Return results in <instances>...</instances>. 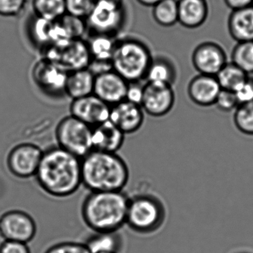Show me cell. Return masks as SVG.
Here are the masks:
<instances>
[{"instance_id":"cell-1","label":"cell","mask_w":253,"mask_h":253,"mask_svg":"<svg viewBox=\"0 0 253 253\" xmlns=\"http://www.w3.org/2000/svg\"><path fill=\"white\" fill-rule=\"evenodd\" d=\"M41 189L52 198H66L82 185L81 158L58 146L43 150L35 176Z\"/></svg>"},{"instance_id":"cell-2","label":"cell","mask_w":253,"mask_h":253,"mask_svg":"<svg viewBox=\"0 0 253 253\" xmlns=\"http://www.w3.org/2000/svg\"><path fill=\"white\" fill-rule=\"evenodd\" d=\"M128 202L124 191L91 192L81 207L83 220L92 232H119L126 223Z\"/></svg>"},{"instance_id":"cell-3","label":"cell","mask_w":253,"mask_h":253,"mask_svg":"<svg viewBox=\"0 0 253 253\" xmlns=\"http://www.w3.org/2000/svg\"><path fill=\"white\" fill-rule=\"evenodd\" d=\"M82 185L90 192L123 191L129 169L118 153L92 150L81 159Z\"/></svg>"},{"instance_id":"cell-4","label":"cell","mask_w":253,"mask_h":253,"mask_svg":"<svg viewBox=\"0 0 253 253\" xmlns=\"http://www.w3.org/2000/svg\"><path fill=\"white\" fill-rule=\"evenodd\" d=\"M152 57L147 45L134 38L117 41L112 54V70L127 82L140 83L145 80Z\"/></svg>"},{"instance_id":"cell-5","label":"cell","mask_w":253,"mask_h":253,"mask_svg":"<svg viewBox=\"0 0 253 253\" xmlns=\"http://www.w3.org/2000/svg\"><path fill=\"white\" fill-rule=\"evenodd\" d=\"M164 209L156 198L146 194L129 197L126 225L139 234L151 233L162 223Z\"/></svg>"},{"instance_id":"cell-6","label":"cell","mask_w":253,"mask_h":253,"mask_svg":"<svg viewBox=\"0 0 253 253\" xmlns=\"http://www.w3.org/2000/svg\"><path fill=\"white\" fill-rule=\"evenodd\" d=\"M55 140L59 147L82 159L93 150L92 127L69 115L57 124Z\"/></svg>"},{"instance_id":"cell-7","label":"cell","mask_w":253,"mask_h":253,"mask_svg":"<svg viewBox=\"0 0 253 253\" xmlns=\"http://www.w3.org/2000/svg\"><path fill=\"white\" fill-rule=\"evenodd\" d=\"M126 19L125 0H96L91 14L85 19L91 35L115 37Z\"/></svg>"},{"instance_id":"cell-8","label":"cell","mask_w":253,"mask_h":253,"mask_svg":"<svg viewBox=\"0 0 253 253\" xmlns=\"http://www.w3.org/2000/svg\"><path fill=\"white\" fill-rule=\"evenodd\" d=\"M42 52L43 58L57 65L68 73L88 69L91 60L88 44L83 39L59 41Z\"/></svg>"},{"instance_id":"cell-9","label":"cell","mask_w":253,"mask_h":253,"mask_svg":"<svg viewBox=\"0 0 253 253\" xmlns=\"http://www.w3.org/2000/svg\"><path fill=\"white\" fill-rule=\"evenodd\" d=\"M43 149L35 143L23 142L8 152L6 165L9 172L19 179L35 177L42 159Z\"/></svg>"},{"instance_id":"cell-10","label":"cell","mask_w":253,"mask_h":253,"mask_svg":"<svg viewBox=\"0 0 253 253\" xmlns=\"http://www.w3.org/2000/svg\"><path fill=\"white\" fill-rule=\"evenodd\" d=\"M37 231L35 219L23 210H9L0 216V237L4 241L29 244L36 236Z\"/></svg>"},{"instance_id":"cell-11","label":"cell","mask_w":253,"mask_h":253,"mask_svg":"<svg viewBox=\"0 0 253 253\" xmlns=\"http://www.w3.org/2000/svg\"><path fill=\"white\" fill-rule=\"evenodd\" d=\"M68 72L42 57L34 65L32 70L33 82L44 94L49 97L66 95Z\"/></svg>"},{"instance_id":"cell-12","label":"cell","mask_w":253,"mask_h":253,"mask_svg":"<svg viewBox=\"0 0 253 253\" xmlns=\"http://www.w3.org/2000/svg\"><path fill=\"white\" fill-rule=\"evenodd\" d=\"M111 106L94 94L72 100L70 115L94 127L109 120Z\"/></svg>"},{"instance_id":"cell-13","label":"cell","mask_w":253,"mask_h":253,"mask_svg":"<svg viewBox=\"0 0 253 253\" xmlns=\"http://www.w3.org/2000/svg\"><path fill=\"white\" fill-rule=\"evenodd\" d=\"M174 103V93L171 85L146 83L143 85L141 107L143 112L155 118L167 115Z\"/></svg>"},{"instance_id":"cell-14","label":"cell","mask_w":253,"mask_h":253,"mask_svg":"<svg viewBox=\"0 0 253 253\" xmlns=\"http://www.w3.org/2000/svg\"><path fill=\"white\" fill-rule=\"evenodd\" d=\"M129 83L114 70L95 75L94 93L109 106L126 100Z\"/></svg>"},{"instance_id":"cell-15","label":"cell","mask_w":253,"mask_h":253,"mask_svg":"<svg viewBox=\"0 0 253 253\" xmlns=\"http://www.w3.org/2000/svg\"><path fill=\"white\" fill-rule=\"evenodd\" d=\"M195 69L202 75L216 76L227 63L226 53L218 44L206 42L194 50L192 57Z\"/></svg>"},{"instance_id":"cell-16","label":"cell","mask_w":253,"mask_h":253,"mask_svg":"<svg viewBox=\"0 0 253 253\" xmlns=\"http://www.w3.org/2000/svg\"><path fill=\"white\" fill-rule=\"evenodd\" d=\"M109 121L124 134H134L143 126L144 112L140 105L124 100L111 106Z\"/></svg>"},{"instance_id":"cell-17","label":"cell","mask_w":253,"mask_h":253,"mask_svg":"<svg viewBox=\"0 0 253 253\" xmlns=\"http://www.w3.org/2000/svg\"><path fill=\"white\" fill-rule=\"evenodd\" d=\"M221 88L215 76L199 75L192 78L188 85V95L195 104L202 107L212 106Z\"/></svg>"},{"instance_id":"cell-18","label":"cell","mask_w":253,"mask_h":253,"mask_svg":"<svg viewBox=\"0 0 253 253\" xmlns=\"http://www.w3.org/2000/svg\"><path fill=\"white\" fill-rule=\"evenodd\" d=\"M28 32L32 42L42 51L59 41H65L57 20L50 21L33 15Z\"/></svg>"},{"instance_id":"cell-19","label":"cell","mask_w":253,"mask_h":253,"mask_svg":"<svg viewBox=\"0 0 253 253\" xmlns=\"http://www.w3.org/2000/svg\"><path fill=\"white\" fill-rule=\"evenodd\" d=\"M126 134L112 121L92 127L93 150L117 153L122 148Z\"/></svg>"},{"instance_id":"cell-20","label":"cell","mask_w":253,"mask_h":253,"mask_svg":"<svg viewBox=\"0 0 253 253\" xmlns=\"http://www.w3.org/2000/svg\"><path fill=\"white\" fill-rule=\"evenodd\" d=\"M208 13L206 0H178V23L186 29L202 26Z\"/></svg>"},{"instance_id":"cell-21","label":"cell","mask_w":253,"mask_h":253,"mask_svg":"<svg viewBox=\"0 0 253 253\" xmlns=\"http://www.w3.org/2000/svg\"><path fill=\"white\" fill-rule=\"evenodd\" d=\"M228 29L232 39L238 42L253 41V5L232 11Z\"/></svg>"},{"instance_id":"cell-22","label":"cell","mask_w":253,"mask_h":253,"mask_svg":"<svg viewBox=\"0 0 253 253\" xmlns=\"http://www.w3.org/2000/svg\"><path fill=\"white\" fill-rule=\"evenodd\" d=\"M95 75L88 69H80L68 74L66 95L72 100L91 95L94 93Z\"/></svg>"},{"instance_id":"cell-23","label":"cell","mask_w":253,"mask_h":253,"mask_svg":"<svg viewBox=\"0 0 253 253\" xmlns=\"http://www.w3.org/2000/svg\"><path fill=\"white\" fill-rule=\"evenodd\" d=\"M91 253H120L123 239L118 232H93L84 241Z\"/></svg>"},{"instance_id":"cell-24","label":"cell","mask_w":253,"mask_h":253,"mask_svg":"<svg viewBox=\"0 0 253 253\" xmlns=\"http://www.w3.org/2000/svg\"><path fill=\"white\" fill-rule=\"evenodd\" d=\"M177 78L175 66L169 59L157 57L152 59L145 80L150 84L172 85Z\"/></svg>"},{"instance_id":"cell-25","label":"cell","mask_w":253,"mask_h":253,"mask_svg":"<svg viewBox=\"0 0 253 253\" xmlns=\"http://www.w3.org/2000/svg\"><path fill=\"white\" fill-rule=\"evenodd\" d=\"M116 42L115 37L91 35V39L87 41L91 60L111 62Z\"/></svg>"},{"instance_id":"cell-26","label":"cell","mask_w":253,"mask_h":253,"mask_svg":"<svg viewBox=\"0 0 253 253\" xmlns=\"http://www.w3.org/2000/svg\"><path fill=\"white\" fill-rule=\"evenodd\" d=\"M34 15L57 21L66 14V0H31Z\"/></svg>"},{"instance_id":"cell-27","label":"cell","mask_w":253,"mask_h":253,"mask_svg":"<svg viewBox=\"0 0 253 253\" xmlns=\"http://www.w3.org/2000/svg\"><path fill=\"white\" fill-rule=\"evenodd\" d=\"M152 8V17L159 26L171 27L178 23V0H163Z\"/></svg>"},{"instance_id":"cell-28","label":"cell","mask_w":253,"mask_h":253,"mask_svg":"<svg viewBox=\"0 0 253 253\" xmlns=\"http://www.w3.org/2000/svg\"><path fill=\"white\" fill-rule=\"evenodd\" d=\"M248 76L244 71L231 62L226 63L215 77L221 89L234 91Z\"/></svg>"},{"instance_id":"cell-29","label":"cell","mask_w":253,"mask_h":253,"mask_svg":"<svg viewBox=\"0 0 253 253\" xmlns=\"http://www.w3.org/2000/svg\"><path fill=\"white\" fill-rule=\"evenodd\" d=\"M65 40L83 39L88 30L84 19L66 14L57 20Z\"/></svg>"},{"instance_id":"cell-30","label":"cell","mask_w":253,"mask_h":253,"mask_svg":"<svg viewBox=\"0 0 253 253\" xmlns=\"http://www.w3.org/2000/svg\"><path fill=\"white\" fill-rule=\"evenodd\" d=\"M232 63L247 75L253 74V41L238 42L232 52Z\"/></svg>"},{"instance_id":"cell-31","label":"cell","mask_w":253,"mask_h":253,"mask_svg":"<svg viewBox=\"0 0 253 253\" xmlns=\"http://www.w3.org/2000/svg\"><path fill=\"white\" fill-rule=\"evenodd\" d=\"M233 120L241 132L253 136V101L239 105L235 109Z\"/></svg>"},{"instance_id":"cell-32","label":"cell","mask_w":253,"mask_h":253,"mask_svg":"<svg viewBox=\"0 0 253 253\" xmlns=\"http://www.w3.org/2000/svg\"><path fill=\"white\" fill-rule=\"evenodd\" d=\"M96 0H66V14L85 19L91 14Z\"/></svg>"},{"instance_id":"cell-33","label":"cell","mask_w":253,"mask_h":253,"mask_svg":"<svg viewBox=\"0 0 253 253\" xmlns=\"http://www.w3.org/2000/svg\"><path fill=\"white\" fill-rule=\"evenodd\" d=\"M31 0H0V16L17 17L26 11Z\"/></svg>"},{"instance_id":"cell-34","label":"cell","mask_w":253,"mask_h":253,"mask_svg":"<svg viewBox=\"0 0 253 253\" xmlns=\"http://www.w3.org/2000/svg\"><path fill=\"white\" fill-rule=\"evenodd\" d=\"M45 253H91L84 242L63 241L50 247Z\"/></svg>"},{"instance_id":"cell-35","label":"cell","mask_w":253,"mask_h":253,"mask_svg":"<svg viewBox=\"0 0 253 253\" xmlns=\"http://www.w3.org/2000/svg\"><path fill=\"white\" fill-rule=\"evenodd\" d=\"M214 105L217 106L219 110L224 112H229L235 110L236 108L239 106V103L235 97L234 91L221 89L216 99Z\"/></svg>"},{"instance_id":"cell-36","label":"cell","mask_w":253,"mask_h":253,"mask_svg":"<svg viewBox=\"0 0 253 253\" xmlns=\"http://www.w3.org/2000/svg\"><path fill=\"white\" fill-rule=\"evenodd\" d=\"M239 105L253 101V78L248 76L234 91Z\"/></svg>"},{"instance_id":"cell-37","label":"cell","mask_w":253,"mask_h":253,"mask_svg":"<svg viewBox=\"0 0 253 253\" xmlns=\"http://www.w3.org/2000/svg\"><path fill=\"white\" fill-rule=\"evenodd\" d=\"M0 253H32L26 243L3 241L0 244Z\"/></svg>"},{"instance_id":"cell-38","label":"cell","mask_w":253,"mask_h":253,"mask_svg":"<svg viewBox=\"0 0 253 253\" xmlns=\"http://www.w3.org/2000/svg\"><path fill=\"white\" fill-rule=\"evenodd\" d=\"M143 97V85L140 83H131L128 85L126 100L141 106Z\"/></svg>"},{"instance_id":"cell-39","label":"cell","mask_w":253,"mask_h":253,"mask_svg":"<svg viewBox=\"0 0 253 253\" xmlns=\"http://www.w3.org/2000/svg\"><path fill=\"white\" fill-rule=\"evenodd\" d=\"M224 2L232 11L242 9L253 5V0H224Z\"/></svg>"},{"instance_id":"cell-40","label":"cell","mask_w":253,"mask_h":253,"mask_svg":"<svg viewBox=\"0 0 253 253\" xmlns=\"http://www.w3.org/2000/svg\"><path fill=\"white\" fill-rule=\"evenodd\" d=\"M139 4L146 7H154L163 0H136Z\"/></svg>"},{"instance_id":"cell-41","label":"cell","mask_w":253,"mask_h":253,"mask_svg":"<svg viewBox=\"0 0 253 253\" xmlns=\"http://www.w3.org/2000/svg\"></svg>"}]
</instances>
